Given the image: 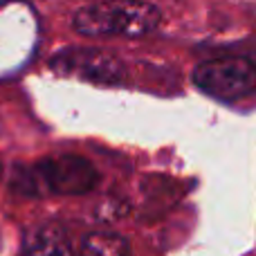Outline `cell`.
<instances>
[{
	"instance_id": "cell-1",
	"label": "cell",
	"mask_w": 256,
	"mask_h": 256,
	"mask_svg": "<svg viewBox=\"0 0 256 256\" xmlns=\"http://www.w3.org/2000/svg\"><path fill=\"white\" fill-rule=\"evenodd\" d=\"M162 22V12L146 0H94L72 18L79 34L104 38H142L153 34Z\"/></svg>"
},
{
	"instance_id": "cell-2",
	"label": "cell",
	"mask_w": 256,
	"mask_h": 256,
	"mask_svg": "<svg viewBox=\"0 0 256 256\" xmlns=\"http://www.w3.org/2000/svg\"><path fill=\"white\" fill-rule=\"evenodd\" d=\"M97 182V168L79 155L45 158L14 176V186L27 196H81L92 191Z\"/></svg>"
},
{
	"instance_id": "cell-3",
	"label": "cell",
	"mask_w": 256,
	"mask_h": 256,
	"mask_svg": "<svg viewBox=\"0 0 256 256\" xmlns=\"http://www.w3.org/2000/svg\"><path fill=\"white\" fill-rule=\"evenodd\" d=\"M194 84L220 102H236L256 90V63L245 56H218L196 66Z\"/></svg>"
},
{
	"instance_id": "cell-4",
	"label": "cell",
	"mask_w": 256,
	"mask_h": 256,
	"mask_svg": "<svg viewBox=\"0 0 256 256\" xmlns=\"http://www.w3.org/2000/svg\"><path fill=\"white\" fill-rule=\"evenodd\" d=\"M50 66L61 74H72L102 86H120L126 79L124 63L115 54L97 48H68L58 52Z\"/></svg>"
},
{
	"instance_id": "cell-5",
	"label": "cell",
	"mask_w": 256,
	"mask_h": 256,
	"mask_svg": "<svg viewBox=\"0 0 256 256\" xmlns=\"http://www.w3.org/2000/svg\"><path fill=\"white\" fill-rule=\"evenodd\" d=\"M25 256H72L70 238L56 222L38 225L25 238Z\"/></svg>"
},
{
	"instance_id": "cell-6",
	"label": "cell",
	"mask_w": 256,
	"mask_h": 256,
	"mask_svg": "<svg viewBox=\"0 0 256 256\" xmlns=\"http://www.w3.org/2000/svg\"><path fill=\"white\" fill-rule=\"evenodd\" d=\"M130 248L124 236L115 232H92L81 243V256H128Z\"/></svg>"
}]
</instances>
